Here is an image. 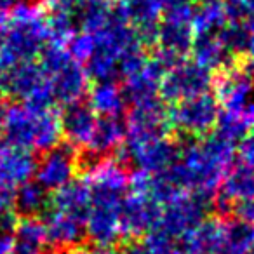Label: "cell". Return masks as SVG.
<instances>
[{"instance_id":"obj_11","label":"cell","mask_w":254,"mask_h":254,"mask_svg":"<svg viewBox=\"0 0 254 254\" xmlns=\"http://www.w3.org/2000/svg\"><path fill=\"white\" fill-rule=\"evenodd\" d=\"M126 132L127 126L122 115L98 117L91 139L82 150H87L101 159H108L110 153H113V150L126 139Z\"/></svg>"},{"instance_id":"obj_2","label":"cell","mask_w":254,"mask_h":254,"mask_svg":"<svg viewBox=\"0 0 254 254\" xmlns=\"http://www.w3.org/2000/svg\"><path fill=\"white\" fill-rule=\"evenodd\" d=\"M2 136L5 143L25 152H47L61 143L60 120L53 108H37L26 103H12L4 108Z\"/></svg>"},{"instance_id":"obj_24","label":"cell","mask_w":254,"mask_h":254,"mask_svg":"<svg viewBox=\"0 0 254 254\" xmlns=\"http://www.w3.org/2000/svg\"><path fill=\"white\" fill-rule=\"evenodd\" d=\"M244 5L247 9V14H249L251 19H254V0H242Z\"/></svg>"},{"instance_id":"obj_19","label":"cell","mask_w":254,"mask_h":254,"mask_svg":"<svg viewBox=\"0 0 254 254\" xmlns=\"http://www.w3.org/2000/svg\"><path fill=\"white\" fill-rule=\"evenodd\" d=\"M212 132L221 139H225V141H228L230 145L235 146L237 143H240L246 138V134L249 132V126L239 115L221 110Z\"/></svg>"},{"instance_id":"obj_9","label":"cell","mask_w":254,"mask_h":254,"mask_svg":"<svg viewBox=\"0 0 254 254\" xmlns=\"http://www.w3.org/2000/svg\"><path fill=\"white\" fill-rule=\"evenodd\" d=\"M44 228H46L47 246L56 251H66L78 247L85 240V223L68 214L49 207L44 212Z\"/></svg>"},{"instance_id":"obj_23","label":"cell","mask_w":254,"mask_h":254,"mask_svg":"<svg viewBox=\"0 0 254 254\" xmlns=\"http://www.w3.org/2000/svg\"><path fill=\"white\" fill-rule=\"evenodd\" d=\"M14 249V239L12 233H2L0 232V254H12Z\"/></svg>"},{"instance_id":"obj_26","label":"cell","mask_w":254,"mask_h":254,"mask_svg":"<svg viewBox=\"0 0 254 254\" xmlns=\"http://www.w3.org/2000/svg\"><path fill=\"white\" fill-rule=\"evenodd\" d=\"M71 254H94V253H91V251H73Z\"/></svg>"},{"instance_id":"obj_5","label":"cell","mask_w":254,"mask_h":254,"mask_svg":"<svg viewBox=\"0 0 254 254\" xmlns=\"http://www.w3.org/2000/svg\"><path fill=\"white\" fill-rule=\"evenodd\" d=\"M212 87V75L195 61H181L169 70L159 82V98L164 103L174 105L188 98L209 92Z\"/></svg>"},{"instance_id":"obj_28","label":"cell","mask_w":254,"mask_h":254,"mask_svg":"<svg viewBox=\"0 0 254 254\" xmlns=\"http://www.w3.org/2000/svg\"><path fill=\"white\" fill-rule=\"evenodd\" d=\"M25 2H26V0H25Z\"/></svg>"},{"instance_id":"obj_21","label":"cell","mask_w":254,"mask_h":254,"mask_svg":"<svg viewBox=\"0 0 254 254\" xmlns=\"http://www.w3.org/2000/svg\"><path fill=\"white\" fill-rule=\"evenodd\" d=\"M240 160L254 167V129L246 134V138L239 143Z\"/></svg>"},{"instance_id":"obj_1","label":"cell","mask_w":254,"mask_h":254,"mask_svg":"<svg viewBox=\"0 0 254 254\" xmlns=\"http://www.w3.org/2000/svg\"><path fill=\"white\" fill-rule=\"evenodd\" d=\"M49 42L47 23L39 7L30 2L14 5L0 35V77L16 64L35 61Z\"/></svg>"},{"instance_id":"obj_4","label":"cell","mask_w":254,"mask_h":254,"mask_svg":"<svg viewBox=\"0 0 254 254\" xmlns=\"http://www.w3.org/2000/svg\"><path fill=\"white\" fill-rule=\"evenodd\" d=\"M2 87L7 89L18 99V103H26L47 110H51V106L54 105L49 80L37 61L9 68L2 75Z\"/></svg>"},{"instance_id":"obj_27","label":"cell","mask_w":254,"mask_h":254,"mask_svg":"<svg viewBox=\"0 0 254 254\" xmlns=\"http://www.w3.org/2000/svg\"><path fill=\"white\" fill-rule=\"evenodd\" d=\"M2 89L4 87H2V77H0V92H2Z\"/></svg>"},{"instance_id":"obj_25","label":"cell","mask_w":254,"mask_h":254,"mask_svg":"<svg viewBox=\"0 0 254 254\" xmlns=\"http://www.w3.org/2000/svg\"><path fill=\"white\" fill-rule=\"evenodd\" d=\"M4 108H5V106L0 105V134H2V120H4Z\"/></svg>"},{"instance_id":"obj_14","label":"cell","mask_w":254,"mask_h":254,"mask_svg":"<svg viewBox=\"0 0 254 254\" xmlns=\"http://www.w3.org/2000/svg\"><path fill=\"white\" fill-rule=\"evenodd\" d=\"M190 54L197 64L205 70H223L230 66L232 56L228 54L226 47L223 46L218 33H193V44H191Z\"/></svg>"},{"instance_id":"obj_12","label":"cell","mask_w":254,"mask_h":254,"mask_svg":"<svg viewBox=\"0 0 254 254\" xmlns=\"http://www.w3.org/2000/svg\"><path fill=\"white\" fill-rule=\"evenodd\" d=\"M193 44V26L187 21H167L160 19L159 35L153 49L169 54L178 61H185Z\"/></svg>"},{"instance_id":"obj_13","label":"cell","mask_w":254,"mask_h":254,"mask_svg":"<svg viewBox=\"0 0 254 254\" xmlns=\"http://www.w3.org/2000/svg\"><path fill=\"white\" fill-rule=\"evenodd\" d=\"M218 193L232 204L254 198V167L240 159H233L223 173Z\"/></svg>"},{"instance_id":"obj_29","label":"cell","mask_w":254,"mask_h":254,"mask_svg":"<svg viewBox=\"0 0 254 254\" xmlns=\"http://www.w3.org/2000/svg\"><path fill=\"white\" fill-rule=\"evenodd\" d=\"M0 212H2V211H0Z\"/></svg>"},{"instance_id":"obj_3","label":"cell","mask_w":254,"mask_h":254,"mask_svg":"<svg viewBox=\"0 0 254 254\" xmlns=\"http://www.w3.org/2000/svg\"><path fill=\"white\" fill-rule=\"evenodd\" d=\"M221 106L209 92L195 98H188L169 105L167 120L169 127L180 132L183 138H204L212 132L218 122Z\"/></svg>"},{"instance_id":"obj_16","label":"cell","mask_w":254,"mask_h":254,"mask_svg":"<svg viewBox=\"0 0 254 254\" xmlns=\"http://www.w3.org/2000/svg\"><path fill=\"white\" fill-rule=\"evenodd\" d=\"M14 212L21 218H39L51 207L49 191L42 188L35 180H30L16 188L12 197Z\"/></svg>"},{"instance_id":"obj_7","label":"cell","mask_w":254,"mask_h":254,"mask_svg":"<svg viewBox=\"0 0 254 254\" xmlns=\"http://www.w3.org/2000/svg\"><path fill=\"white\" fill-rule=\"evenodd\" d=\"M37 160L25 150L0 143V211L12 207V197L18 187L32 180Z\"/></svg>"},{"instance_id":"obj_20","label":"cell","mask_w":254,"mask_h":254,"mask_svg":"<svg viewBox=\"0 0 254 254\" xmlns=\"http://www.w3.org/2000/svg\"><path fill=\"white\" fill-rule=\"evenodd\" d=\"M232 216L235 219H240V221L254 226V198L235 202L232 209Z\"/></svg>"},{"instance_id":"obj_15","label":"cell","mask_w":254,"mask_h":254,"mask_svg":"<svg viewBox=\"0 0 254 254\" xmlns=\"http://www.w3.org/2000/svg\"><path fill=\"white\" fill-rule=\"evenodd\" d=\"M51 207L85 223L89 214V190L87 183L73 180L54 191L51 197Z\"/></svg>"},{"instance_id":"obj_17","label":"cell","mask_w":254,"mask_h":254,"mask_svg":"<svg viewBox=\"0 0 254 254\" xmlns=\"http://www.w3.org/2000/svg\"><path fill=\"white\" fill-rule=\"evenodd\" d=\"M159 82L160 78L146 64L139 73L126 78L122 87H120L126 106L132 108L136 105H141L145 101L159 98Z\"/></svg>"},{"instance_id":"obj_10","label":"cell","mask_w":254,"mask_h":254,"mask_svg":"<svg viewBox=\"0 0 254 254\" xmlns=\"http://www.w3.org/2000/svg\"><path fill=\"white\" fill-rule=\"evenodd\" d=\"M49 80L51 94H53L54 103L68 105L82 99V96L87 91V77H85L84 66L80 63L70 58L66 63L61 64L53 73L46 75Z\"/></svg>"},{"instance_id":"obj_18","label":"cell","mask_w":254,"mask_h":254,"mask_svg":"<svg viewBox=\"0 0 254 254\" xmlns=\"http://www.w3.org/2000/svg\"><path fill=\"white\" fill-rule=\"evenodd\" d=\"M87 103L98 117L122 115L124 108H126L122 92L117 84H94Z\"/></svg>"},{"instance_id":"obj_22","label":"cell","mask_w":254,"mask_h":254,"mask_svg":"<svg viewBox=\"0 0 254 254\" xmlns=\"http://www.w3.org/2000/svg\"><path fill=\"white\" fill-rule=\"evenodd\" d=\"M105 254H143L141 244H129L126 247H112Z\"/></svg>"},{"instance_id":"obj_6","label":"cell","mask_w":254,"mask_h":254,"mask_svg":"<svg viewBox=\"0 0 254 254\" xmlns=\"http://www.w3.org/2000/svg\"><path fill=\"white\" fill-rule=\"evenodd\" d=\"M78 150L70 143L61 141L40 155L35 164V181L47 191H56L75 180L78 173Z\"/></svg>"},{"instance_id":"obj_8","label":"cell","mask_w":254,"mask_h":254,"mask_svg":"<svg viewBox=\"0 0 254 254\" xmlns=\"http://www.w3.org/2000/svg\"><path fill=\"white\" fill-rule=\"evenodd\" d=\"M96 119H98V115L85 99L68 103L63 106L61 115L58 117L61 138H64V141L70 143L77 150H82L91 139Z\"/></svg>"}]
</instances>
